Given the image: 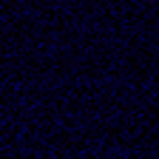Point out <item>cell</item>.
Here are the masks:
<instances>
[]
</instances>
